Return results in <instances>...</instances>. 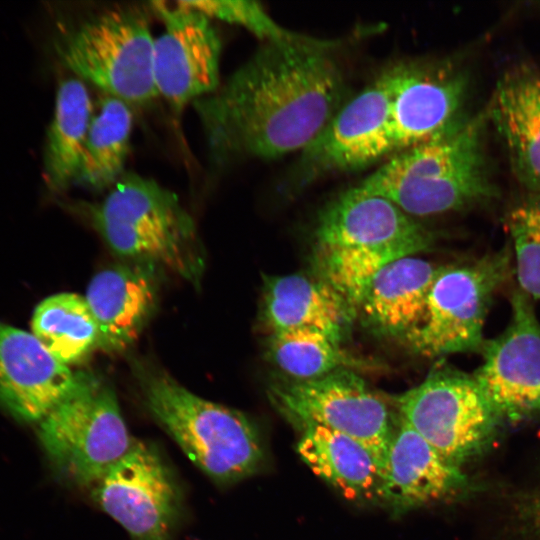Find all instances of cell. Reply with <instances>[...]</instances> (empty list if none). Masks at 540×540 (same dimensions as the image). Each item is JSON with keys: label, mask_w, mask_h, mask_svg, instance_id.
Returning <instances> with one entry per match:
<instances>
[{"label": "cell", "mask_w": 540, "mask_h": 540, "mask_svg": "<svg viewBox=\"0 0 540 540\" xmlns=\"http://www.w3.org/2000/svg\"><path fill=\"white\" fill-rule=\"evenodd\" d=\"M268 397L299 430L315 424L358 441L383 471L395 416L351 369H339L309 380L283 377L269 385Z\"/></svg>", "instance_id": "8"}, {"label": "cell", "mask_w": 540, "mask_h": 540, "mask_svg": "<svg viewBox=\"0 0 540 540\" xmlns=\"http://www.w3.org/2000/svg\"><path fill=\"white\" fill-rule=\"evenodd\" d=\"M164 24L154 38L153 68L158 95L176 114L214 92L220 82L221 38L204 14L176 1L151 2Z\"/></svg>", "instance_id": "11"}, {"label": "cell", "mask_w": 540, "mask_h": 540, "mask_svg": "<svg viewBox=\"0 0 540 540\" xmlns=\"http://www.w3.org/2000/svg\"><path fill=\"white\" fill-rule=\"evenodd\" d=\"M439 269L415 255L399 258L381 269L357 306L365 325L381 336L405 339L424 315Z\"/></svg>", "instance_id": "21"}, {"label": "cell", "mask_w": 540, "mask_h": 540, "mask_svg": "<svg viewBox=\"0 0 540 540\" xmlns=\"http://www.w3.org/2000/svg\"><path fill=\"white\" fill-rule=\"evenodd\" d=\"M94 111L83 81L68 77L59 82L43 148L42 177L48 193L61 195L76 185Z\"/></svg>", "instance_id": "23"}, {"label": "cell", "mask_w": 540, "mask_h": 540, "mask_svg": "<svg viewBox=\"0 0 540 540\" xmlns=\"http://www.w3.org/2000/svg\"><path fill=\"white\" fill-rule=\"evenodd\" d=\"M134 372L150 414L211 480L229 485L260 471L265 447L250 417L199 397L147 362Z\"/></svg>", "instance_id": "3"}, {"label": "cell", "mask_w": 540, "mask_h": 540, "mask_svg": "<svg viewBox=\"0 0 540 540\" xmlns=\"http://www.w3.org/2000/svg\"><path fill=\"white\" fill-rule=\"evenodd\" d=\"M77 380L33 334L0 322V403L15 417L39 423Z\"/></svg>", "instance_id": "16"}, {"label": "cell", "mask_w": 540, "mask_h": 540, "mask_svg": "<svg viewBox=\"0 0 540 540\" xmlns=\"http://www.w3.org/2000/svg\"><path fill=\"white\" fill-rule=\"evenodd\" d=\"M340 343L315 329L280 331L271 333L266 354L286 377L309 380L358 365L359 361L342 349Z\"/></svg>", "instance_id": "26"}, {"label": "cell", "mask_w": 540, "mask_h": 540, "mask_svg": "<svg viewBox=\"0 0 540 540\" xmlns=\"http://www.w3.org/2000/svg\"><path fill=\"white\" fill-rule=\"evenodd\" d=\"M39 439L69 483L92 489L131 449L112 386L93 372H78L72 392L39 422Z\"/></svg>", "instance_id": "6"}, {"label": "cell", "mask_w": 540, "mask_h": 540, "mask_svg": "<svg viewBox=\"0 0 540 540\" xmlns=\"http://www.w3.org/2000/svg\"><path fill=\"white\" fill-rule=\"evenodd\" d=\"M87 210L93 226L117 255L163 266L199 285L204 251L193 218L173 191L126 172L102 201Z\"/></svg>", "instance_id": "4"}, {"label": "cell", "mask_w": 540, "mask_h": 540, "mask_svg": "<svg viewBox=\"0 0 540 540\" xmlns=\"http://www.w3.org/2000/svg\"><path fill=\"white\" fill-rule=\"evenodd\" d=\"M487 113L516 177L531 193H540V76L526 68L506 73Z\"/></svg>", "instance_id": "20"}, {"label": "cell", "mask_w": 540, "mask_h": 540, "mask_svg": "<svg viewBox=\"0 0 540 540\" xmlns=\"http://www.w3.org/2000/svg\"><path fill=\"white\" fill-rule=\"evenodd\" d=\"M511 307L508 326L484 343L472 376L497 418L518 420L540 413V322L519 288Z\"/></svg>", "instance_id": "12"}, {"label": "cell", "mask_w": 540, "mask_h": 540, "mask_svg": "<svg viewBox=\"0 0 540 540\" xmlns=\"http://www.w3.org/2000/svg\"><path fill=\"white\" fill-rule=\"evenodd\" d=\"M395 402L398 414L458 467L484 446L497 419L473 376L450 368L434 370Z\"/></svg>", "instance_id": "9"}, {"label": "cell", "mask_w": 540, "mask_h": 540, "mask_svg": "<svg viewBox=\"0 0 540 540\" xmlns=\"http://www.w3.org/2000/svg\"><path fill=\"white\" fill-rule=\"evenodd\" d=\"M209 19L241 26L263 42L280 41L297 35L280 26L262 5L251 0H180Z\"/></svg>", "instance_id": "28"}, {"label": "cell", "mask_w": 540, "mask_h": 540, "mask_svg": "<svg viewBox=\"0 0 540 540\" xmlns=\"http://www.w3.org/2000/svg\"><path fill=\"white\" fill-rule=\"evenodd\" d=\"M91 495L132 540H170L183 505L179 483L160 451L139 440Z\"/></svg>", "instance_id": "10"}, {"label": "cell", "mask_w": 540, "mask_h": 540, "mask_svg": "<svg viewBox=\"0 0 540 540\" xmlns=\"http://www.w3.org/2000/svg\"><path fill=\"white\" fill-rule=\"evenodd\" d=\"M510 268L509 247L467 263L440 266L424 315L405 341L425 357L481 350L489 306Z\"/></svg>", "instance_id": "7"}, {"label": "cell", "mask_w": 540, "mask_h": 540, "mask_svg": "<svg viewBox=\"0 0 540 540\" xmlns=\"http://www.w3.org/2000/svg\"><path fill=\"white\" fill-rule=\"evenodd\" d=\"M519 289L540 299V193H531L506 214Z\"/></svg>", "instance_id": "27"}, {"label": "cell", "mask_w": 540, "mask_h": 540, "mask_svg": "<svg viewBox=\"0 0 540 540\" xmlns=\"http://www.w3.org/2000/svg\"><path fill=\"white\" fill-rule=\"evenodd\" d=\"M98 326V348L106 353L128 349L155 312L158 279L155 265L121 264L98 272L84 296Z\"/></svg>", "instance_id": "18"}, {"label": "cell", "mask_w": 540, "mask_h": 540, "mask_svg": "<svg viewBox=\"0 0 540 540\" xmlns=\"http://www.w3.org/2000/svg\"><path fill=\"white\" fill-rule=\"evenodd\" d=\"M133 122L129 104L103 94L91 120L76 184L105 191L126 173Z\"/></svg>", "instance_id": "24"}, {"label": "cell", "mask_w": 540, "mask_h": 540, "mask_svg": "<svg viewBox=\"0 0 540 540\" xmlns=\"http://www.w3.org/2000/svg\"><path fill=\"white\" fill-rule=\"evenodd\" d=\"M390 99L391 76L387 69L346 101L302 151L305 180L327 173L359 170L391 157Z\"/></svg>", "instance_id": "13"}, {"label": "cell", "mask_w": 540, "mask_h": 540, "mask_svg": "<svg viewBox=\"0 0 540 540\" xmlns=\"http://www.w3.org/2000/svg\"><path fill=\"white\" fill-rule=\"evenodd\" d=\"M316 249H403L412 255L428 249L433 235L392 201L348 189L318 216Z\"/></svg>", "instance_id": "15"}, {"label": "cell", "mask_w": 540, "mask_h": 540, "mask_svg": "<svg viewBox=\"0 0 540 540\" xmlns=\"http://www.w3.org/2000/svg\"><path fill=\"white\" fill-rule=\"evenodd\" d=\"M332 47L300 34L263 42L214 92L194 101L211 162L272 160L308 147L345 103Z\"/></svg>", "instance_id": "1"}, {"label": "cell", "mask_w": 540, "mask_h": 540, "mask_svg": "<svg viewBox=\"0 0 540 540\" xmlns=\"http://www.w3.org/2000/svg\"><path fill=\"white\" fill-rule=\"evenodd\" d=\"M391 76L393 155L418 145L460 120L466 75L447 64H399Z\"/></svg>", "instance_id": "14"}, {"label": "cell", "mask_w": 540, "mask_h": 540, "mask_svg": "<svg viewBox=\"0 0 540 540\" xmlns=\"http://www.w3.org/2000/svg\"><path fill=\"white\" fill-rule=\"evenodd\" d=\"M487 120V111L461 118L436 136L389 157L358 187L418 217L491 200L497 191L483 146Z\"/></svg>", "instance_id": "2"}, {"label": "cell", "mask_w": 540, "mask_h": 540, "mask_svg": "<svg viewBox=\"0 0 540 540\" xmlns=\"http://www.w3.org/2000/svg\"><path fill=\"white\" fill-rule=\"evenodd\" d=\"M33 335L59 362L84 360L98 348V326L84 297L59 293L44 299L32 317Z\"/></svg>", "instance_id": "25"}, {"label": "cell", "mask_w": 540, "mask_h": 540, "mask_svg": "<svg viewBox=\"0 0 540 540\" xmlns=\"http://www.w3.org/2000/svg\"><path fill=\"white\" fill-rule=\"evenodd\" d=\"M300 432L297 453L316 476L349 501L381 504V468L365 446L320 425H306Z\"/></svg>", "instance_id": "22"}, {"label": "cell", "mask_w": 540, "mask_h": 540, "mask_svg": "<svg viewBox=\"0 0 540 540\" xmlns=\"http://www.w3.org/2000/svg\"><path fill=\"white\" fill-rule=\"evenodd\" d=\"M353 312L355 309L319 276L264 277L261 319L271 333L315 329L341 342Z\"/></svg>", "instance_id": "19"}, {"label": "cell", "mask_w": 540, "mask_h": 540, "mask_svg": "<svg viewBox=\"0 0 540 540\" xmlns=\"http://www.w3.org/2000/svg\"><path fill=\"white\" fill-rule=\"evenodd\" d=\"M60 64L76 78L131 107L158 97L153 68L154 38L146 15L110 8L67 27L53 40Z\"/></svg>", "instance_id": "5"}, {"label": "cell", "mask_w": 540, "mask_h": 540, "mask_svg": "<svg viewBox=\"0 0 540 540\" xmlns=\"http://www.w3.org/2000/svg\"><path fill=\"white\" fill-rule=\"evenodd\" d=\"M460 468L443 459L399 414L382 471L381 504L398 515L457 494Z\"/></svg>", "instance_id": "17"}]
</instances>
